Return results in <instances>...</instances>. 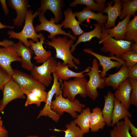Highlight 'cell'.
Returning <instances> with one entry per match:
<instances>
[{
  "label": "cell",
  "mask_w": 137,
  "mask_h": 137,
  "mask_svg": "<svg viewBox=\"0 0 137 137\" xmlns=\"http://www.w3.org/2000/svg\"><path fill=\"white\" fill-rule=\"evenodd\" d=\"M50 40V41L46 40V42H44V43L55 49L56 58L61 59L63 61V64L68 65L69 68L77 69L78 67L76 64H80V60L74 57L70 51L75 40L71 39L68 40L66 36L57 38L55 37Z\"/></svg>",
  "instance_id": "6da1fadb"
},
{
  "label": "cell",
  "mask_w": 137,
  "mask_h": 137,
  "mask_svg": "<svg viewBox=\"0 0 137 137\" xmlns=\"http://www.w3.org/2000/svg\"><path fill=\"white\" fill-rule=\"evenodd\" d=\"M102 31L98 42L102 44L101 50L102 52L109 53V56H114L121 58L122 54L125 51L131 50V41L124 40H116L111 37L106 31L104 25H102Z\"/></svg>",
  "instance_id": "7a4b0ae2"
},
{
  "label": "cell",
  "mask_w": 137,
  "mask_h": 137,
  "mask_svg": "<svg viewBox=\"0 0 137 137\" xmlns=\"http://www.w3.org/2000/svg\"><path fill=\"white\" fill-rule=\"evenodd\" d=\"M38 11L33 13L32 11L28 10L26 13L23 29L18 32H15L13 30L8 31L7 34L9 36V38L17 39L22 42L25 46L28 47H30V45L28 39L32 40L34 42H38V39H40L43 35L42 33L39 34L37 33L33 23V19L38 15Z\"/></svg>",
  "instance_id": "3957f363"
},
{
  "label": "cell",
  "mask_w": 137,
  "mask_h": 137,
  "mask_svg": "<svg viewBox=\"0 0 137 137\" xmlns=\"http://www.w3.org/2000/svg\"><path fill=\"white\" fill-rule=\"evenodd\" d=\"M55 96V99L52 102L50 108L53 111L60 116L66 112L75 119L78 116L77 112L81 113L86 107L85 104L80 102L77 99L72 101L64 97L62 90L59 95Z\"/></svg>",
  "instance_id": "277c9868"
},
{
  "label": "cell",
  "mask_w": 137,
  "mask_h": 137,
  "mask_svg": "<svg viewBox=\"0 0 137 137\" xmlns=\"http://www.w3.org/2000/svg\"><path fill=\"white\" fill-rule=\"evenodd\" d=\"M89 67L90 71L84 75L89 77L86 83L87 94V96L95 101L99 95L97 89H103L106 85L104 78H102L99 74V64L96 58L93 59L92 67Z\"/></svg>",
  "instance_id": "5b68a950"
},
{
  "label": "cell",
  "mask_w": 137,
  "mask_h": 137,
  "mask_svg": "<svg viewBox=\"0 0 137 137\" xmlns=\"http://www.w3.org/2000/svg\"><path fill=\"white\" fill-rule=\"evenodd\" d=\"M87 79L85 77L75 78L72 80H63L61 83L62 94L64 98L67 97L71 101H74L75 97L79 95L81 97L87 96L86 85Z\"/></svg>",
  "instance_id": "8992f818"
},
{
  "label": "cell",
  "mask_w": 137,
  "mask_h": 137,
  "mask_svg": "<svg viewBox=\"0 0 137 137\" xmlns=\"http://www.w3.org/2000/svg\"><path fill=\"white\" fill-rule=\"evenodd\" d=\"M57 64L56 60L51 56L41 65H34L31 75L48 87L51 83L53 78L51 74L55 72Z\"/></svg>",
  "instance_id": "52a82bcc"
},
{
  "label": "cell",
  "mask_w": 137,
  "mask_h": 137,
  "mask_svg": "<svg viewBox=\"0 0 137 137\" xmlns=\"http://www.w3.org/2000/svg\"><path fill=\"white\" fill-rule=\"evenodd\" d=\"M38 11L40 24L36 25L35 28L36 32L45 31L48 32L49 35L48 36V38L50 39L56 35H61L68 36L75 41L76 40V37L71 34V32H66L62 29L63 26L61 24H56L54 18H52L50 20H48L45 17L44 13Z\"/></svg>",
  "instance_id": "ba28073f"
},
{
  "label": "cell",
  "mask_w": 137,
  "mask_h": 137,
  "mask_svg": "<svg viewBox=\"0 0 137 137\" xmlns=\"http://www.w3.org/2000/svg\"><path fill=\"white\" fill-rule=\"evenodd\" d=\"M53 74V82L51 89L48 92V95L45 104L43 108L40 110L37 117V118L42 116H48L51 118L55 122H58L61 116L54 111L51 109L50 106L54 96L59 95L62 90V86L61 85L62 81L59 80L55 73Z\"/></svg>",
  "instance_id": "9c48e42d"
},
{
  "label": "cell",
  "mask_w": 137,
  "mask_h": 137,
  "mask_svg": "<svg viewBox=\"0 0 137 137\" xmlns=\"http://www.w3.org/2000/svg\"><path fill=\"white\" fill-rule=\"evenodd\" d=\"M83 51L93 56L98 60L99 64L102 68V70L100 75L103 78L105 77L107 72L110 70L115 67L119 68L125 63V61L121 58L115 56H107L101 55L94 52L90 48H84Z\"/></svg>",
  "instance_id": "30bf717a"
},
{
  "label": "cell",
  "mask_w": 137,
  "mask_h": 137,
  "mask_svg": "<svg viewBox=\"0 0 137 137\" xmlns=\"http://www.w3.org/2000/svg\"><path fill=\"white\" fill-rule=\"evenodd\" d=\"M12 77L22 90L29 91L35 88L46 89L44 85L31 75L18 70H14Z\"/></svg>",
  "instance_id": "8fae6325"
},
{
  "label": "cell",
  "mask_w": 137,
  "mask_h": 137,
  "mask_svg": "<svg viewBox=\"0 0 137 137\" xmlns=\"http://www.w3.org/2000/svg\"><path fill=\"white\" fill-rule=\"evenodd\" d=\"M2 109L3 111L9 102L18 99H25L26 97L19 85L12 78L5 85L3 91Z\"/></svg>",
  "instance_id": "7c38bea8"
},
{
  "label": "cell",
  "mask_w": 137,
  "mask_h": 137,
  "mask_svg": "<svg viewBox=\"0 0 137 137\" xmlns=\"http://www.w3.org/2000/svg\"><path fill=\"white\" fill-rule=\"evenodd\" d=\"M14 61L21 62L22 59L13 46L0 47V65L11 76L14 70L12 67L11 64Z\"/></svg>",
  "instance_id": "4fadbf2b"
},
{
  "label": "cell",
  "mask_w": 137,
  "mask_h": 137,
  "mask_svg": "<svg viewBox=\"0 0 137 137\" xmlns=\"http://www.w3.org/2000/svg\"><path fill=\"white\" fill-rule=\"evenodd\" d=\"M107 5L101 12L102 13H106L108 15L107 20L104 25L107 29L115 26V22L117 17L121 13L122 1L115 0L111 1L107 3Z\"/></svg>",
  "instance_id": "5bb4252c"
},
{
  "label": "cell",
  "mask_w": 137,
  "mask_h": 137,
  "mask_svg": "<svg viewBox=\"0 0 137 137\" xmlns=\"http://www.w3.org/2000/svg\"><path fill=\"white\" fill-rule=\"evenodd\" d=\"M64 5L63 0H42L38 11L44 13L47 10H50L54 15L56 23H58L62 19V9Z\"/></svg>",
  "instance_id": "9a60e30c"
},
{
  "label": "cell",
  "mask_w": 137,
  "mask_h": 137,
  "mask_svg": "<svg viewBox=\"0 0 137 137\" xmlns=\"http://www.w3.org/2000/svg\"><path fill=\"white\" fill-rule=\"evenodd\" d=\"M8 4L16 11V16L14 19V25L22 26L25 21L28 8L29 7L28 1L26 0H9L7 1Z\"/></svg>",
  "instance_id": "2e32d148"
},
{
  "label": "cell",
  "mask_w": 137,
  "mask_h": 137,
  "mask_svg": "<svg viewBox=\"0 0 137 137\" xmlns=\"http://www.w3.org/2000/svg\"><path fill=\"white\" fill-rule=\"evenodd\" d=\"M129 70V67L125 63L123 65L119 70L115 73L109 74L104 78L106 86H110L116 90L122 82L127 79Z\"/></svg>",
  "instance_id": "e0dca14e"
},
{
  "label": "cell",
  "mask_w": 137,
  "mask_h": 137,
  "mask_svg": "<svg viewBox=\"0 0 137 137\" xmlns=\"http://www.w3.org/2000/svg\"><path fill=\"white\" fill-rule=\"evenodd\" d=\"M13 46L21 58L22 67L31 72L34 66L31 61V55L33 53L32 50L30 48L25 46L20 41L14 43Z\"/></svg>",
  "instance_id": "ac0fdd59"
},
{
  "label": "cell",
  "mask_w": 137,
  "mask_h": 137,
  "mask_svg": "<svg viewBox=\"0 0 137 137\" xmlns=\"http://www.w3.org/2000/svg\"><path fill=\"white\" fill-rule=\"evenodd\" d=\"M132 90L131 84L127 79L116 90L114 94L115 98L119 101L128 110L131 104L130 94Z\"/></svg>",
  "instance_id": "d6986e66"
},
{
  "label": "cell",
  "mask_w": 137,
  "mask_h": 137,
  "mask_svg": "<svg viewBox=\"0 0 137 137\" xmlns=\"http://www.w3.org/2000/svg\"><path fill=\"white\" fill-rule=\"evenodd\" d=\"M39 41L35 43L31 40L28 41L30 48L34 52L35 56L34 59L38 63H43L51 56V52L47 51L43 46L45 37L43 35L40 38Z\"/></svg>",
  "instance_id": "ffe728a7"
},
{
  "label": "cell",
  "mask_w": 137,
  "mask_h": 137,
  "mask_svg": "<svg viewBox=\"0 0 137 137\" xmlns=\"http://www.w3.org/2000/svg\"><path fill=\"white\" fill-rule=\"evenodd\" d=\"M90 70L89 66L84 71L76 72L70 70L68 65H64L60 61L57 62V66L55 72L58 79L67 81L72 77L82 78L85 77L83 73L88 72Z\"/></svg>",
  "instance_id": "44dd1931"
},
{
  "label": "cell",
  "mask_w": 137,
  "mask_h": 137,
  "mask_svg": "<svg viewBox=\"0 0 137 137\" xmlns=\"http://www.w3.org/2000/svg\"><path fill=\"white\" fill-rule=\"evenodd\" d=\"M64 14L65 19L61 24L64 28H70L75 36H79L84 32L80 26L81 24L76 19L71 8H68L64 11Z\"/></svg>",
  "instance_id": "7402d4cb"
},
{
  "label": "cell",
  "mask_w": 137,
  "mask_h": 137,
  "mask_svg": "<svg viewBox=\"0 0 137 137\" xmlns=\"http://www.w3.org/2000/svg\"><path fill=\"white\" fill-rule=\"evenodd\" d=\"M74 13L77 17L78 21L81 24L87 20L92 19L96 21L98 23L104 25L107 20V15L103 14L101 12H94L86 7L81 11L75 12Z\"/></svg>",
  "instance_id": "603a6c76"
},
{
  "label": "cell",
  "mask_w": 137,
  "mask_h": 137,
  "mask_svg": "<svg viewBox=\"0 0 137 137\" xmlns=\"http://www.w3.org/2000/svg\"><path fill=\"white\" fill-rule=\"evenodd\" d=\"M106 124L101 109L96 107L93 109L90 117V130L92 132H98L103 129Z\"/></svg>",
  "instance_id": "cb8c5ba5"
},
{
  "label": "cell",
  "mask_w": 137,
  "mask_h": 137,
  "mask_svg": "<svg viewBox=\"0 0 137 137\" xmlns=\"http://www.w3.org/2000/svg\"><path fill=\"white\" fill-rule=\"evenodd\" d=\"M126 116L129 118L132 117V115L119 101L114 98V108L112 115V127Z\"/></svg>",
  "instance_id": "d4e9b609"
},
{
  "label": "cell",
  "mask_w": 137,
  "mask_h": 137,
  "mask_svg": "<svg viewBox=\"0 0 137 137\" xmlns=\"http://www.w3.org/2000/svg\"><path fill=\"white\" fill-rule=\"evenodd\" d=\"M104 105L101 112L106 124L110 127L111 126L112 115L115 98L114 93L109 91L106 95L104 96Z\"/></svg>",
  "instance_id": "484cf974"
},
{
  "label": "cell",
  "mask_w": 137,
  "mask_h": 137,
  "mask_svg": "<svg viewBox=\"0 0 137 137\" xmlns=\"http://www.w3.org/2000/svg\"><path fill=\"white\" fill-rule=\"evenodd\" d=\"M102 25L98 23L95 24V28L92 30L88 32H84L79 36L77 41L71 48V53L73 52L77 46L81 42L90 41L92 38L95 37L100 39L101 36Z\"/></svg>",
  "instance_id": "4316f807"
},
{
  "label": "cell",
  "mask_w": 137,
  "mask_h": 137,
  "mask_svg": "<svg viewBox=\"0 0 137 137\" xmlns=\"http://www.w3.org/2000/svg\"><path fill=\"white\" fill-rule=\"evenodd\" d=\"M131 16L128 15L111 29H106L109 35L116 40H124L128 24Z\"/></svg>",
  "instance_id": "83f0119b"
},
{
  "label": "cell",
  "mask_w": 137,
  "mask_h": 137,
  "mask_svg": "<svg viewBox=\"0 0 137 137\" xmlns=\"http://www.w3.org/2000/svg\"><path fill=\"white\" fill-rule=\"evenodd\" d=\"M90 108L83 109L82 112L73 121L84 134L88 133L90 130V117L91 113Z\"/></svg>",
  "instance_id": "f1b7e54d"
},
{
  "label": "cell",
  "mask_w": 137,
  "mask_h": 137,
  "mask_svg": "<svg viewBox=\"0 0 137 137\" xmlns=\"http://www.w3.org/2000/svg\"><path fill=\"white\" fill-rule=\"evenodd\" d=\"M110 131V137H132L129 132L128 126L124 121L116 123Z\"/></svg>",
  "instance_id": "f546056e"
},
{
  "label": "cell",
  "mask_w": 137,
  "mask_h": 137,
  "mask_svg": "<svg viewBox=\"0 0 137 137\" xmlns=\"http://www.w3.org/2000/svg\"><path fill=\"white\" fill-rule=\"evenodd\" d=\"M122 9L119 19L123 20L129 15L134 16L137 11V0L122 1Z\"/></svg>",
  "instance_id": "4dcf8cb0"
},
{
  "label": "cell",
  "mask_w": 137,
  "mask_h": 137,
  "mask_svg": "<svg viewBox=\"0 0 137 137\" xmlns=\"http://www.w3.org/2000/svg\"><path fill=\"white\" fill-rule=\"evenodd\" d=\"M124 40L137 43V15L128 22Z\"/></svg>",
  "instance_id": "1f68e13d"
},
{
  "label": "cell",
  "mask_w": 137,
  "mask_h": 137,
  "mask_svg": "<svg viewBox=\"0 0 137 137\" xmlns=\"http://www.w3.org/2000/svg\"><path fill=\"white\" fill-rule=\"evenodd\" d=\"M65 130H59L55 128L53 129L57 132L63 131L65 133L64 137H83L84 134L79 127L72 121L69 124H66Z\"/></svg>",
  "instance_id": "d6a6232c"
},
{
  "label": "cell",
  "mask_w": 137,
  "mask_h": 137,
  "mask_svg": "<svg viewBox=\"0 0 137 137\" xmlns=\"http://www.w3.org/2000/svg\"><path fill=\"white\" fill-rule=\"evenodd\" d=\"M78 4L85 5L87 8L94 11H97L99 12H101L106 8L105 5L98 4L93 0H75L70 3V6L75 7Z\"/></svg>",
  "instance_id": "836d02e7"
},
{
  "label": "cell",
  "mask_w": 137,
  "mask_h": 137,
  "mask_svg": "<svg viewBox=\"0 0 137 137\" xmlns=\"http://www.w3.org/2000/svg\"><path fill=\"white\" fill-rule=\"evenodd\" d=\"M121 58L128 66H132L137 64V52L132 50L125 51L122 54Z\"/></svg>",
  "instance_id": "e575fe53"
},
{
  "label": "cell",
  "mask_w": 137,
  "mask_h": 137,
  "mask_svg": "<svg viewBox=\"0 0 137 137\" xmlns=\"http://www.w3.org/2000/svg\"><path fill=\"white\" fill-rule=\"evenodd\" d=\"M21 90L23 93L27 96V99L25 104V106L33 104L36 105L38 107L40 105L42 102L34 94L29 91Z\"/></svg>",
  "instance_id": "d590c367"
},
{
  "label": "cell",
  "mask_w": 137,
  "mask_h": 137,
  "mask_svg": "<svg viewBox=\"0 0 137 137\" xmlns=\"http://www.w3.org/2000/svg\"><path fill=\"white\" fill-rule=\"evenodd\" d=\"M12 76L0 65V90L3 91L5 84L12 78Z\"/></svg>",
  "instance_id": "8d00e7d4"
},
{
  "label": "cell",
  "mask_w": 137,
  "mask_h": 137,
  "mask_svg": "<svg viewBox=\"0 0 137 137\" xmlns=\"http://www.w3.org/2000/svg\"><path fill=\"white\" fill-rule=\"evenodd\" d=\"M131 84L132 90L130 94L131 104L137 107V81L127 78Z\"/></svg>",
  "instance_id": "74e56055"
},
{
  "label": "cell",
  "mask_w": 137,
  "mask_h": 137,
  "mask_svg": "<svg viewBox=\"0 0 137 137\" xmlns=\"http://www.w3.org/2000/svg\"><path fill=\"white\" fill-rule=\"evenodd\" d=\"M33 93L39 98L41 101L46 102L48 95V92L41 89L35 88L27 91Z\"/></svg>",
  "instance_id": "f35d334b"
},
{
  "label": "cell",
  "mask_w": 137,
  "mask_h": 137,
  "mask_svg": "<svg viewBox=\"0 0 137 137\" xmlns=\"http://www.w3.org/2000/svg\"><path fill=\"white\" fill-rule=\"evenodd\" d=\"M125 123L128 125L131 130L130 134L132 137H137V128L132 124L127 116L125 117L124 118Z\"/></svg>",
  "instance_id": "ab89813d"
},
{
  "label": "cell",
  "mask_w": 137,
  "mask_h": 137,
  "mask_svg": "<svg viewBox=\"0 0 137 137\" xmlns=\"http://www.w3.org/2000/svg\"><path fill=\"white\" fill-rule=\"evenodd\" d=\"M129 70L127 78L137 81V64L131 67H129Z\"/></svg>",
  "instance_id": "60d3db41"
},
{
  "label": "cell",
  "mask_w": 137,
  "mask_h": 137,
  "mask_svg": "<svg viewBox=\"0 0 137 137\" xmlns=\"http://www.w3.org/2000/svg\"><path fill=\"white\" fill-rule=\"evenodd\" d=\"M14 44L13 41L7 39H5L2 41H0V46L3 47L13 46Z\"/></svg>",
  "instance_id": "b9f144b4"
},
{
  "label": "cell",
  "mask_w": 137,
  "mask_h": 137,
  "mask_svg": "<svg viewBox=\"0 0 137 137\" xmlns=\"http://www.w3.org/2000/svg\"><path fill=\"white\" fill-rule=\"evenodd\" d=\"M0 2L5 14L7 15L9 13V10L5 0H0Z\"/></svg>",
  "instance_id": "7bdbcfd3"
},
{
  "label": "cell",
  "mask_w": 137,
  "mask_h": 137,
  "mask_svg": "<svg viewBox=\"0 0 137 137\" xmlns=\"http://www.w3.org/2000/svg\"><path fill=\"white\" fill-rule=\"evenodd\" d=\"M3 121L1 119V117L0 116V131L8 132L5 127L3 126Z\"/></svg>",
  "instance_id": "ee69618b"
},
{
  "label": "cell",
  "mask_w": 137,
  "mask_h": 137,
  "mask_svg": "<svg viewBox=\"0 0 137 137\" xmlns=\"http://www.w3.org/2000/svg\"><path fill=\"white\" fill-rule=\"evenodd\" d=\"M131 47V50L137 52V43L132 42Z\"/></svg>",
  "instance_id": "f6af8a7d"
},
{
  "label": "cell",
  "mask_w": 137,
  "mask_h": 137,
  "mask_svg": "<svg viewBox=\"0 0 137 137\" xmlns=\"http://www.w3.org/2000/svg\"><path fill=\"white\" fill-rule=\"evenodd\" d=\"M6 28L13 29L14 28V27L12 26L4 25L0 22V29Z\"/></svg>",
  "instance_id": "bcb514c9"
},
{
  "label": "cell",
  "mask_w": 137,
  "mask_h": 137,
  "mask_svg": "<svg viewBox=\"0 0 137 137\" xmlns=\"http://www.w3.org/2000/svg\"><path fill=\"white\" fill-rule=\"evenodd\" d=\"M94 1L100 5H104L106 2V0H97Z\"/></svg>",
  "instance_id": "7dc6e473"
},
{
  "label": "cell",
  "mask_w": 137,
  "mask_h": 137,
  "mask_svg": "<svg viewBox=\"0 0 137 137\" xmlns=\"http://www.w3.org/2000/svg\"><path fill=\"white\" fill-rule=\"evenodd\" d=\"M8 132L0 131V137H8Z\"/></svg>",
  "instance_id": "c3c4849f"
},
{
  "label": "cell",
  "mask_w": 137,
  "mask_h": 137,
  "mask_svg": "<svg viewBox=\"0 0 137 137\" xmlns=\"http://www.w3.org/2000/svg\"><path fill=\"white\" fill-rule=\"evenodd\" d=\"M3 112L2 109V100H0V113H2Z\"/></svg>",
  "instance_id": "681fc988"
},
{
  "label": "cell",
  "mask_w": 137,
  "mask_h": 137,
  "mask_svg": "<svg viewBox=\"0 0 137 137\" xmlns=\"http://www.w3.org/2000/svg\"><path fill=\"white\" fill-rule=\"evenodd\" d=\"M26 137H39L37 135H30L26 136Z\"/></svg>",
  "instance_id": "f907efd6"
},
{
  "label": "cell",
  "mask_w": 137,
  "mask_h": 137,
  "mask_svg": "<svg viewBox=\"0 0 137 137\" xmlns=\"http://www.w3.org/2000/svg\"><path fill=\"white\" fill-rule=\"evenodd\" d=\"M50 137H55V136H51Z\"/></svg>",
  "instance_id": "816d5d0a"
}]
</instances>
